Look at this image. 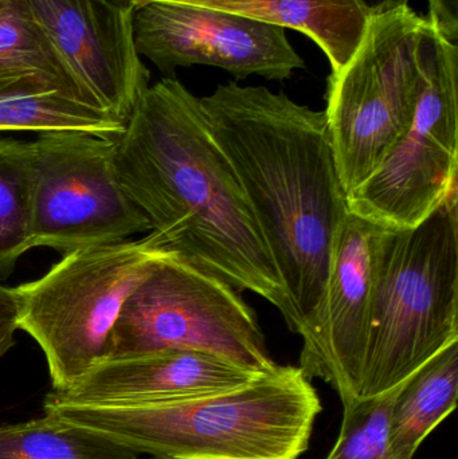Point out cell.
Returning a JSON list of instances; mask_svg holds the SVG:
<instances>
[{
    "label": "cell",
    "mask_w": 458,
    "mask_h": 459,
    "mask_svg": "<svg viewBox=\"0 0 458 459\" xmlns=\"http://www.w3.org/2000/svg\"><path fill=\"white\" fill-rule=\"evenodd\" d=\"M201 102L304 337L316 325L336 235L350 212L324 112L237 82L218 86Z\"/></svg>",
    "instance_id": "2"
},
{
    "label": "cell",
    "mask_w": 458,
    "mask_h": 459,
    "mask_svg": "<svg viewBox=\"0 0 458 459\" xmlns=\"http://www.w3.org/2000/svg\"><path fill=\"white\" fill-rule=\"evenodd\" d=\"M134 7L152 2L201 5L303 32L327 56L331 72L346 65L357 50L376 11L410 0H129Z\"/></svg>",
    "instance_id": "14"
},
{
    "label": "cell",
    "mask_w": 458,
    "mask_h": 459,
    "mask_svg": "<svg viewBox=\"0 0 458 459\" xmlns=\"http://www.w3.org/2000/svg\"><path fill=\"white\" fill-rule=\"evenodd\" d=\"M75 99L126 123L150 86L129 0H23Z\"/></svg>",
    "instance_id": "10"
},
{
    "label": "cell",
    "mask_w": 458,
    "mask_h": 459,
    "mask_svg": "<svg viewBox=\"0 0 458 459\" xmlns=\"http://www.w3.org/2000/svg\"><path fill=\"white\" fill-rule=\"evenodd\" d=\"M0 459H159L51 414L0 426Z\"/></svg>",
    "instance_id": "17"
},
{
    "label": "cell",
    "mask_w": 458,
    "mask_h": 459,
    "mask_svg": "<svg viewBox=\"0 0 458 459\" xmlns=\"http://www.w3.org/2000/svg\"><path fill=\"white\" fill-rule=\"evenodd\" d=\"M31 142L0 137V278L31 245Z\"/></svg>",
    "instance_id": "18"
},
{
    "label": "cell",
    "mask_w": 458,
    "mask_h": 459,
    "mask_svg": "<svg viewBox=\"0 0 458 459\" xmlns=\"http://www.w3.org/2000/svg\"><path fill=\"white\" fill-rule=\"evenodd\" d=\"M376 225L349 212L336 235L316 325L303 337L300 368L324 380L341 404L357 403L367 345Z\"/></svg>",
    "instance_id": "12"
},
{
    "label": "cell",
    "mask_w": 458,
    "mask_h": 459,
    "mask_svg": "<svg viewBox=\"0 0 458 459\" xmlns=\"http://www.w3.org/2000/svg\"><path fill=\"white\" fill-rule=\"evenodd\" d=\"M429 13L427 18L449 40L458 39V0H428Z\"/></svg>",
    "instance_id": "21"
},
{
    "label": "cell",
    "mask_w": 458,
    "mask_h": 459,
    "mask_svg": "<svg viewBox=\"0 0 458 459\" xmlns=\"http://www.w3.org/2000/svg\"><path fill=\"white\" fill-rule=\"evenodd\" d=\"M159 351L212 353L261 374L280 367L236 289L172 255L156 259L126 299L109 359Z\"/></svg>",
    "instance_id": "7"
},
{
    "label": "cell",
    "mask_w": 458,
    "mask_h": 459,
    "mask_svg": "<svg viewBox=\"0 0 458 459\" xmlns=\"http://www.w3.org/2000/svg\"><path fill=\"white\" fill-rule=\"evenodd\" d=\"M400 387L368 401L344 406L338 441L325 459H392L390 415Z\"/></svg>",
    "instance_id": "20"
},
{
    "label": "cell",
    "mask_w": 458,
    "mask_h": 459,
    "mask_svg": "<svg viewBox=\"0 0 458 459\" xmlns=\"http://www.w3.org/2000/svg\"><path fill=\"white\" fill-rule=\"evenodd\" d=\"M457 398L458 342L401 385L390 415V458L414 459L422 442L454 411Z\"/></svg>",
    "instance_id": "15"
},
{
    "label": "cell",
    "mask_w": 458,
    "mask_h": 459,
    "mask_svg": "<svg viewBox=\"0 0 458 459\" xmlns=\"http://www.w3.org/2000/svg\"><path fill=\"white\" fill-rule=\"evenodd\" d=\"M140 56L167 77L177 67L212 66L237 80L285 81L304 69L287 29L201 5L152 2L134 11Z\"/></svg>",
    "instance_id": "11"
},
{
    "label": "cell",
    "mask_w": 458,
    "mask_h": 459,
    "mask_svg": "<svg viewBox=\"0 0 458 459\" xmlns=\"http://www.w3.org/2000/svg\"><path fill=\"white\" fill-rule=\"evenodd\" d=\"M16 324V299L13 289L5 288L0 283V325Z\"/></svg>",
    "instance_id": "22"
},
{
    "label": "cell",
    "mask_w": 458,
    "mask_h": 459,
    "mask_svg": "<svg viewBox=\"0 0 458 459\" xmlns=\"http://www.w3.org/2000/svg\"><path fill=\"white\" fill-rule=\"evenodd\" d=\"M46 414L159 459H298L322 401L300 367L212 395L131 404L45 402Z\"/></svg>",
    "instance_id": "3"
},
{
    "label": "cell",
    "mask_w": 458,
    "mask_h": 459,
    "mask_svg": "<svg viewBox=\"0 0 458 459\" xmlns=\"http://www.w3.org/2000/svg\"><path fill=\"white\" fill-rule=\"evenodd\" d=\"M371 253L357 403L394 390L458 342V188L414 228L376 225Z\"/></svg>",
    "instance_id": "4"
},
{
    "label": "cell",
    "mask_w": 458,
    "mask_h": 459,
    "mask_svg": "<svg viewBox=\"0 0 458 459\" xmlns=\"http://www.w3.org/2000/svg\"><path fill=\"white\" fill-rule=\"evenodd\" d=\"M166 255L144 238L78 248L42 277L13 289L16 328L45 353L53 391L69 390L110 358L126 299Z\"/></svg>",
    "instance_id": "6"
},
{
    "label": "cell",
    "mask_w": 458,
    "mask_h": 459,
    "mask_svg": "<svg viewBox=\"0 0 458 459\" xmlns=\"http://www.w3.org/2000/svg\"><path fill=\"white\" fill-rule=\"evenodd\" d=\"M457 171L458 46L428 21L413 121L378 171L347 196L349 212L384 228H414L457 190Z\"/></svg>",
    "instance_id": "8"
},
{
    "label": "cell",
    "mask_w": 458,
    "mask_h": 459,
    "mask_svg": "<svg viewBox=\"0 0 458 459\" xmlns=\"http://www.w3.org/2000/svg\"><path fill=\"white\" fill-rule=\"evenodd\" d=\"M16 331L18 328L15 323L0 325V358H3L15 344Z\"/></svg>",
    "instance_id": "23"
},
{
    "label": "cell",
    "mask_w": 458,
    "mask_h": 459,
    "mask_svg": "<svg viewBox=\"0 0 458 459\" xmlns=\"http://www.w3.org/2000/svg\"><path fill=\"white\" fill-rule=\"evenodd\" d=\"M7 78L39 81L75 99L23 0H0V80Z\"/></svg>",
    "instance_id": "19"
},
{
    "label": "cell",
    "mask_w": 458,
    "mask_h": 459,
    "mask_svg": "<svg viewBox=\"0 0 458 459\" xmlns=\"http://www.w3.org/2000/svg\"><path fill=\"white\" fill-rule=\"evenodd\" d=\"M125 123L29 78L0 80L2 132L75 131L115 140Z\"/></svg>",
    "instance_id": "16"
},
{
    "label": "cell",
    "mask_w": 458,
    "mask_h": 459,
    "mask_svg": "<svg viewBox=\"0 0 458 459\" xmlns=\"http://www.w3.org/2000/svg\"><path fill=\"white\" fill-rule=\"evenodd\" d=\"M427 23L409 4L376 11L351 58L328 77L323 112L347 196L378 171L413 121Z\"/></svg>",
    "instance_id": "5"
},
{
    "label": "cell",
    "mask_w": 458,
    "mask_h": 459,
    "mask_svg": "<svg viewBox=\"0 0 458 459\" xmlns=\"http://www.w3.org/2000/svg\"><path fill=\"white\" fill-rule=\"evenodd\" d=\"M264 375L269 374L253 371L212 353L159 351L108 359L69 390L48 393L45 402L131 404L182 401L234 390Z\"/></svg>",
    "instance_id": "13"
},
{
    "label": "cell",
    "mask_w": 458,
    "mask_h": 459,
    "mask_svg": "<svg viewBox=\"0 0 458 459\" xmlns=\"http://www.w3.org/2000/svg\"><path fill=\"white\" fill-rule=\"evenodd\" d=\"M31 245L61 254L151 231L121 187L113 140L61 131L31 142Z\"/></svg>",
    "instance_id": "9"
},
{
    "label": "cell",
    "mask_w": 458,
    "mask_h": 459,
    "mask_svg": "<svg viewBox=\"0 0 458 459\" xmlns=\"http://www.w3.org/2000/svg\"><path fill=\"white\" fill-rule=\"evenodd\" d=\"M113 163L150 222L151 247L263 297L298 333L281 278L199 97L175 77L148 86L113 140Z\"/></svg>",
    "instance_id": "1"
}]
</instances>
